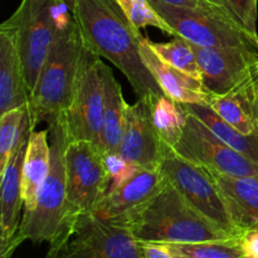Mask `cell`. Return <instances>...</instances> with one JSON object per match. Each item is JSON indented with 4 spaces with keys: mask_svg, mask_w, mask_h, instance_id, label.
I'll return each instance as SVG.
<instances>
[{
    "mask_svg": "<svg viewBox=\"0 0 258 258\" xmlns=\"http://www.w3.org/2000/svg\"><path fill=\"white\" fill-rule=\"evenodd\" d=\"M239 246L244 258H258V227L242 232Z\"/></svg>",
    "mask_w": 258,
    "mask_h": 258,
    "instance_id": "4dcf8cb0",
    "label": "cell"
},
{
    "mask_svg": "<svg viewBox=\"0 0 258 258\" xmlns=\"http://www.w3.org/2000/svg\"><path fill=\"white\" fill-rule=\"evenodd\" d=\"M121 226L138 242L184 244L238 238L197 211L169 181Z\"/></svg>",
    "mask_w": 258,
    "mask_h": 258,
    "instance_id": "7a4b0ae2",
    "label": "cell"
},
{
    "mask_svg": "<svg viewBox=\"0 0 258 258\" xmlns=\"http://www.w3.org/2000/svg\"><path fill=\"white\" fill-rule=\"evenodd\" d=\"M45 258H141L140 243L126 227L81 213L64 219Z\"/></svg>",
    "mask_w": 258,
    "mask_h": 258,
    "instance_id": "8992f818",
    "label": "cell"
},
{
    "mask_svg": "<svg viewBox=\"0 0 258 258\" xmlns=\"http://www.w3.org/2000/svg\"><path fill=\"white\" fill-rule=\"evenodd\" d=\"M85 44L73 14L58 30L42 66L37 85L30 93L29 126L34 131L40 121L70 107L77 83Z\"/></svg>",
    "mask_w": 258,
    "mask_h": 258,
    "instance_id": "3957f363",
    "label": "cell"
},
{
    "mask_svg": "<svg viewBox=\"0 0 258 258\" xmlns=\"http://www.w3.org/2000/svg\"><path fill=\"white\" fill-rule=\"evenodd\" d=\"M30 133L28 107L0 113V174L22 144L29 139Z\"/></svg>",
    "mask_w": 258,
    "mask_h": 258,
    "instance_id": "603a6c76",
    "label": "cell"
},
{
    "mask_svg": "<svg viewBox=\"0 0 258 258\" xmlns=\"http://www.w3.org/2000/svg\"><path fill=\"white\" fill-rule=\"evenodd\" d=\"M29 140V139H28ZM28 140L22 144L12 156L7 168L2 173V196H0V256L10 258L18 247L20 209L24 206L23 197V164Z\"/></svg>",
    "mask_w": 258,
    "mask_h": 258,
    "instance_id": "9a60e30c",
    "label": "cell"
},
{
    "mask_svg": "<svg viewBox=\"0 0 258 258\" xmlns=\"http://www.w3.org/2000/svg\"><path fill=\"white\" fill-rule=\"evenodd\" d=\"M207 105L211 106L224 121L241 133L246 135L258 134V126L253 117L251 103L241 86H237L226 95H209Z\"/></svg>",
    "mask_w": 258,
    "mask_h": 258,
    "instance_id": "7402d4cb",
    "label": "cell"
},
{
    "mask_svg": "<svg viewBox=\"0 0 258 258\" xmlns=\"http://www.w3.org/2000/svg\"><path fill=\"white\" fill-rule=\"evenodd\" d=\"M101 57L85 47L71 105L58 113L68 143L92 141L100 148L105 108V85Z\"/></svg>",
    "mask_w": 258,
    "mask_h": 258,
    "instance_id": "9c48e42d",
    "label": "cell"
},
{
    "mask_svg": "<svg viewBox=\"0 0 258 258\" xmlns=\"http://www.w3.org/2000/svg\"><path fill=\"white\" fill-rule=\"evenodd\" d=\"M183 106L189 113L201 120L214 135L218 136L227 145L258 164V134L246 135L241 133L224 121L207 103H183Z\"/></svg>",
    "mask_w": 258,
    "mask_h": 258,
    "instance_id": "44dd1931",
    "label": "cell"
},
{
    "mask_svg": "<svg viewBox=\"0 0 258 258\" xmlns=\"http://www.w3.org/2000/svg\"><path fill=\"white\" fill-rule=\"evenodd\" d=\"M159 170L197 211L233 237L241 236L242 232L232 223L216 180L207 169L185 160L164 144Z\"/></svg>",
    "mask_w": 258,
    "mask_h": 258,
    "instance_id": "30bf717a",
    "label": "cell"
},
{
    "mask_svg": "<svg viewBox=\"0 0 258 258\" xmlns=\"http://www.w3.org/2000/svg\"><path fill=\"white\" fill-rule=\"evenodd\" d=\"M202 82L209 95H226L243 82L258 64V49L206 48L191 43Z\"/></svg>",
    "mask_w": 258,
    "mask_h": 258,
    "instance_id": "5bb4252c",
    "label": "cell"
},
{
    "mask_svg": "<svg viewBox=\"0 0 258 258\" xmlns=\"http://www.w3.org/2000/svg\"><path fill=\"white\" fill-rule=\"evenodd\" d=\"M159 2H163L165 4L175 5V7H185L193 8V9L207 10V12L216 13V14H221L224 15V17L232 18L234 20V18L232 17V14L227 9V7L224 5V3L222 0H159Z\"/></svg>",
    "mask_w": 258,
    "mask_h": 258,
    "instance_id": "f1b7e54d",
    "label": "cell"
},
{
    "mask_svg": "<svg viewBox=\"0 0 258 258\" xmlns=\"http://www.w3.org/2000/svg\"><path fill=\"white\" fill-rule=\"evenodd\" d=\"M216 180L233 226L239 232L258 226V175L234 176L208 170Z\"/></svg>",
    "mask_w": 258,
    "mask_h": 258,
    "instance_id": "2e32d148",
    "label": "cell"
},
{
    "mask_svg": "<svg viewBox=\"0 0 258 258\" xmlns=\"http://www.w3.org/2000/svg\"><path fill=\"white\" fill-rule=\"evenodd\" d=\"M72 13L62 0H22L0 27L12 30L32 93L62 23Z\"/></svg>",
    "mask_w": 258,
    "mask_h": 258,
    "instance_id": "5b68a950",
    "label": "cell"
},
{
    "mask_svg": "<svg viewBox=\"0 0 258 258\" xmlns=\"http://www.w3.org/2000/svg\"><path fill=\"white\" fill-rule=\"evenodd\" d=\"M73 18L85 47L123 73L138 98L164 95L141 58L143 37L115 0H78Z\"/></svg>",
    "mask_w": 258,
    "mask_h": 258,
    "instance_id": "6da1fadb",
    "label": "cell"
},
{
    "mask_svg": "<svg viewBox=\"0 0 258 258\" xmlns=\"http://www.w3.org/2000/svg\"><path fill=\"white\" fill-rule=\"evenodd\" d=\"M153 96L138 98L126 108L125 130L117 159L128 168H159L164 143L153 120Z\"/></svg>",
    "mask_w": 258,
    "mask_h": 258,
    "instance_id": "4fadbf2b",
    "label": "cell"
},
{
    "mask_svg": "<svg viewBox=\"0 0 258 258\" xmlns=\"http://www.w3.org/2000/svg\"><path fill=\"white\" fill-rule=\"evenodd\" d=\"M153 120L164 144L174 148L183 134L188 112L183 103L171 100L166 95L153 96Z\"/></svg>",
    "mask_w": 258,
    "mask_h": 258,
    "instance_id": "cb8c5ba5",
    "label": "cell"
},
{
    "mask_svg": "<svg viewBox=\"0 0 258 258\" xmlns=\"http://www.w3.org/2000/svg\"><path fill=\"white\" fill-rule=\"evenodd\" d=\"M62 2H63V4H64L66 7L68 8V10H70V12L73 14V12H75L76 4H77L78 0H62Z\"/></svg>",
    "mask_w": 258,
    "mask_h": 258,
    "instance_id": "1f68e13d",
    "label": "cell"
},
{
    "mask_svg": "<svg viewBox=\"0 0 258 258\" xmlns=\"http://www.w3.org/2000/svg\"><path fill=\"white\" fill-rule=\"evenodd\" d=\"M103 85H105V108L101 131L100 149L108 161L118 160V149L125 130L126 102L122 88L113 76L112 71L103 66Z\"/></svg>",
    "mask_w": 258,
    "mask_h": 258,
    "instance_id": "d6986e66",
    "label": "cell"
},
{
    "mask_svg": "<svg viewBox=\"0 0 258 258\" xmlns=\"http://www.w3.org/2000/svg\"><path fill=\"white\" fill-rule=\"evenodd\" d=\"M30 92L12 30L0 27V113L28 107Z\"/></svg>",
    "mask_w": 258,
    "mask_h": 258,
    "instance_id": "ac0fdd59",
    "label": "cell"
},
{
    "mask_svg": "<svg viewBox=\"0 0 258 258\" xmlns=\"http://www.w3.org/2000/svg\"><path fill=\"white\" fill-rule=\"evenodd\" d=\"M45 121L50 138V170L40 189L35 207L23 214L17 236L18 246L24 241L34 243L54 241L67 213L64 149L68 140L59 116L52 115Z\"/></svg>",
    "mask_w": 258,
    "mask_h": 258,
    "instance_id": "277c9868",
    "label": "cell"
},
{
    "mask_svg": "<svg viewBox=\"0 0 258 258\" xmlns=\"http://www.w3.org/2000/svg\"><path fill=\"white\" fill-rule=\"evenodd\" d=\"M64 164L66 218L81 213H93L113 179L107 158L92 141H70L64 149Z\"/></svg>",
    "mask_w": 258,
    "mask_h": 258,
    "instance_id": "52a82bcc",
    "label": "cell"
},
{
    "mask_svg": "<svg viewBox=\"0 0 258 258\" xmlns=\"http://www.w3.org/2000/svg\"><path fill=\"white\" fill-rule=\"evenodd\" d=\"M232 17L244 29L257 34L258 0H222Z\"/></svg>",
    "mask_w": 258,
    "mask_h": 258,
    "instance_id": "83f0119b",
    "label": "cell"
},
{
    "mask_svg": "<svg viewBox=\"0 0 258 258\" xmlns=\"http://www.w3.org/2000/svg\"><path fill=\"white\" fill-rule=\"evenodd\" d=\"M154 52L168 64L186 75L202 80V72L191 43L183 37H174L170 42L155 43L149 40Z\"/></svg>",
    "mask_w": 258,
    "mask_h": 258,
    "instance_id": "d4e9b609",
    "label": "cell"
},
{
    "mask_svg": "<svg viewBox=\"0 0 258 258\" xmlns=\"http://www.w3.org/2000/svg\"><path fill=\"white\" fill-rule=\"evenodd\" d=\"M174 246L188 258H244L239 246V237L226 241L184 243Z\"/></svg>",
    "mask_w": 258,
    "mask_h": 258,
    "instance_id": "4316f807",
    "label": "cell"
},
{
    "mask_svg": "<svg viewBox=\"0 0 258 258\" xmlns=\"http://www.w3.org/2000/svg\"><path fill=\"white\" fill-rule=\"evenodd\" d=\"M156 12L175 32L190 43L206 48L258 49V35L252 34L232 18L207 10L175 7L150 0Z\"/></svg>",
    "mask_w": 258,
    "mask_h": 258,
    "instance_id": "ba28073f",
    "label": "cell"
},
{
    "mask_svg": "<svg viewBox=\"0 0 258 258\" xmlns=\"http://www.w3.org/2000/svg\"><path fill=\"white\" fill-rule=\"evenodd\" d=\"M141 258H188L184 256L174 244L139 242Z\"/></svg>",
    "mask_w": 258,
    "mask_h": 258,
    "instance_id": "f546056e",
    "label": "cell"
},
{
    "mask_svg": "<svg viewBox=\"0 0 258 258\" xmlns=\"http://www.w3.org/2000/svg\"><path fill=\"white\" fill-rule=\"evenodd\" d=\"M115 2L122 9L127 19L139 30L146 27H153L161 30L165 34L176 37L175 32L156 12L150 0H115Z\"/></svg>",
    "mask_w": 258,
    "mask_h": 258,
    "instance_id": "484cf974",
    "label": "cell"
},
{
    "mask_svg": "<svg viewBox=\"0 0 258 258\" xmlns=\"http://www.w3.org/2000/svg\"><path fill=\"white\" fill-rule=\"evenodd\" d=\"M49 131H32L28 140L23 164V197L24 212L32 211L50 170Z\"/></svg>",
    "mask_w": 258,
    "mask_h": 258,
    "instance_id": "ffe728a7",
    "label": "cell"
},
{
    "mask_svg": "<svg viewBox=\"0 0 258 258\" xmlns=\"http://www.w3.org/2000/svg\"><path fill=\"white\" fill-rule=\"evenodd\" d=\"M257 227H258V226H257Z\"/></svg>",
    "mask_w": 258,
    "mask_h": 258,
    "instance_id": "d6a6232c",
    "label": "cell"
},
{
    "mask_svg": "<svg viewBox=\"0 0 258 258\" xmlns=\"http://www.w3.org/2000/svg\"><path fill=\"white\" fill-rule=\"evenodd\" d=\"M140 54L164 95L180 103L208 102L209 93L204 88L202 80L191 77L161 59L150 47L148 38L143 39Z\"/></svg>",
    "mask_w": 258,
    "mask_h": 258,
    "instance_id": "e0dca14e",
    "label": "cell"
},
{
    "mask_svg": "<svg viewBox=\"0 0 258 258\" xmlns=\"http://www.w3.org/2000/svg\"><path fill=\"white\" fill-rule=\"evenodd\" d=\"M168 180L159 168H131L113 181L92 214L121 226L123 221L150 202Z\"/></svg>",
    "mask_w": 258,
    "mask_h": 258,
    "instance_id": "7c38bea8",
    "label": "cell"
},
{
    "mask_svg": "<svg viewBox=\"0 0 258 258\" xmlns=\"http://www.w3.org/2000/svg\"><path fill=\"white\" fill-rule=\"evenodd\" d=\"M173 149L181 158L207 170L234 176L258 175V164L227 145L189 112L183 134Z\"/></svg>",
    "mask_w": 258,
    "mask_h": 258,
    "instance_id": "8fae6325",
    "label": "cell"
}]
</instances>
